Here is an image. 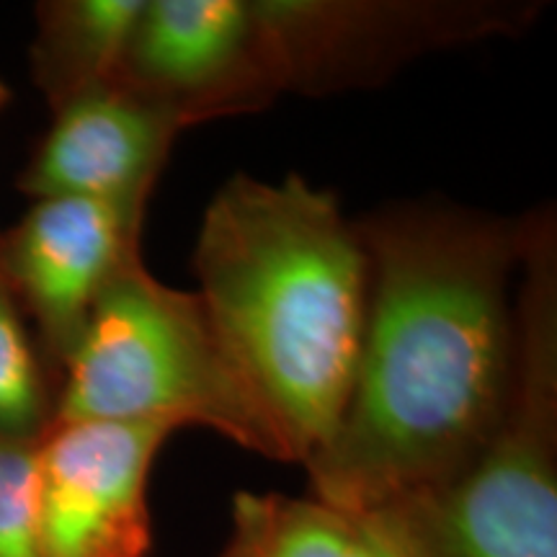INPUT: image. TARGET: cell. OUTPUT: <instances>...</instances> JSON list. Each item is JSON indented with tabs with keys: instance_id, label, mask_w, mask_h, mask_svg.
Listing matches in <instances>:
<instances>
[{
	"instance_id": "obj_14",
	"label": "cell",
	"mask_w": 557,
	"mask_h": 557,
	"mask_svg": "<svg viewBox=\"0 0 557 557\" xmlns=\"http://www.w3.org/2000/svg\"><path fill=\"white\" fill-rule=\"evenodd\" d=\"M9 99H11V90L3 81H0V111H3V107L9 103Z\"/></svg>"
},
{
	"instance_id": "obj_10",
	"label": "cell",
	"mask_w": 557,
	"mask_h": 557,
	"mask_svg": "<svg viewBox=\"0 0 557 557\" xmlns=\"http://www.w3.org/2000/svg\"><path fill=\"white\" fill-rule=\"evenodd\" d=\"M220 557H406L377 513H357L320 498L240 491L233 532Z\"/></svg>"
},
{
	"instance_id": "obj_7",
	"label": "cell",
	"mask_w": 557,
	"mask_h": 557,
	"mask_svg": "<svg viewBox=\"0 0 557 557\" xmlns=\"http://www.w3.org/2000/svg\"><path fill=\"white\" fill-rule=\"evenodd\" d=\"M176 426L52 421L34 447L41 557H148V480Z\"/></svg>"
},
{
	"instance_id": "obj_9",
	"label": "cell",
	"mask_w": 557,
	"mask_h": 557,
	"mask_svg": "<svg viewBox=\"0 0 557 557\" xmlns=\"http://www.w3.org/2000/svg\"><path fill=\"white\" fill-rule=\"evenodd\" d=\"M181 132L169 111L111 83L54 111L50 132L18 176V189L34 199L99 201L143 225Z\"/></svg>"
},
{
	"instance_id": "obj_12",
	"label": "cell",
	"mask_w": 557,
	"mask_h": 557,
	"mask_svg": "<svg viewBox=\"0 0 557 557\" xmlns=\"http://www.w3.org/2000/svg\"><path fill=\"white\" fill-rule=\"evenodd\" d=\"M58 385L0 276V438L37 444L54 421Z\"/></svg>"
},
{
	"instance_id": "obj_6",
	"label": "cell",
	"mask_w": 557,
	"mask_h": 557,
	"mask_svg": "<svg viewBox=\"0 0 557 557\" xmlns=\"http://www.w3.org/2000/svg\"><path fill=\"white\" fill-rule=\"evenodd\" d=\"M114 86L184 129L284 94L253 0H143Z\"/></svg>"
},
{
	"instance_id": "obj_13",
	"label": "cell",
	"mask_w": 557,
	"mask_h": 557,
	"mask_svg": "<svg viewBox=\"0 0 557 557\" xmlns=\"http://www.w3.org/2000/svg\"><path fill=\"white\" fill-rule=\"evenodd\" d=\"M34 447L0 438V557H41L34 508Z\"/></svg>"
},
{
	"instance_id": "obj_3",
	"label": "cell",
	"mask_w": 557,
	"mask_h": 557,
	"mask_svg": "<svg viewBox=\"0 0 557 557\" xmlns=\"http://www.w3.org/2000/svg\"><path fill=\"white\" fill-rule=\"evenodd\" d=\"M557 235L524 220L517 292V380L508 410L449 483L385 508L406 557H557Z\"/></svg>"
},
{
	"instance_id": "obj_4",
	"label": "cell",
	"mask_w": 557,
	"mask_h": 557,
	"mask_svg": "<svg viewBox=\"0 0 557 557\" xmlns=\"http://www.w3.org/2000/svg\"><path fill=\"white\" fill-rule=\"evenodd\" d=\"M54 421L207 426L284 462L276 431L230 361L199 292L165 287L139 256L96 299L60 374Z\"/></svg>"
},
{
	"instance_id": "obj_8",
	"label": "cell",
	"mask_w": 557,
	"mask_h": 557,
	"mask_svg": "<svg viewBox=\"0 0 557 557\" xmlns=\"http://www.w3.org/2000/svg\"><path fill=\"white\" fill-rule=\"evenodd\" d=\"M139 222L90 199H37L0 235V276L32 320L54 385L75 351L96 299L139 256Z\"/></svg>"
},
{
	"instance_id": "obj_2",
	"label": "cell",
	"mask_w": 557,
	"mask_h": 557,
	"mask_svg": "<svg viewBox=\"0 0 557 557\" xmlns=\"http://www.w3.org/2000/svg\"><path fill=\"white\" fill-rule=\"evenodd\" d=\"M194 269L284 462L305 468L336 434L364 341L369 253L357 225L305 178L238 173L209 201Z\"/></svg>"
},
{
	"instance_id": "obj_11",
	"label": "cell",
	"mask_w": 557,
	"mask_h": 557,
	"mask_svg": "<svg viewBox=\"0 0 557 557\" xmlns=\"http://www.w3.org/2000/svg\"><path fill=\"white\" fill-rule=\"evenodd\" d=\"M143 0H50L37 9L32 78L52 111L111 86Z\"/></svg>"
},
{
	"instance_id": "obj_5",
	"label": "cell",
	"mask_w": 557,
	"mask_h": 557,
	"mask_svg": "<svg viewBox=\"0 0 557 557\" xmlns=\"http://www.w3.org/2000/svg\"><path fill=\"white\" fill-rule=\"evenodd\" d=\"M284 90L333 94L385 81L408 60L508 29H524L529 3L408 0H253Z\"/></svg>"
},
{
	"instance_id": "obj_1",
	"label": "cell",
	"mask_w": 557,
	"mask_h": 557,
	"mask_svg": "<svg viewBox=\"0 0 557 557\" xmlns=\"http://www.w3.org/2000/svg\"><path fill=\"white\" fill-rule=\"evenodd\" d=\"M354 225L369 253L364 341L344 418L305 470L312 498L380 513L457 478L504 421L524 220L398 209Z\"/></svg>"
}]
</instances>
